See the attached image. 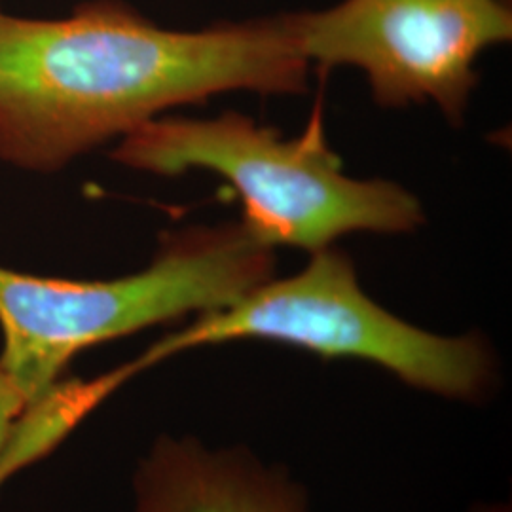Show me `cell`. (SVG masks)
<instances>
[{"instance_id": "6da1fadb", "label": "cell", "mask_w": 512, "mask_h": 512, "mask_svg": "<svg viewBox=\"0 0 512 512\" xmlns=\"http://www.w3.org/2000/svg\"><path fill=\"white\" fill-rule=\"evenodd\" d=\"M308 71L287 14L175 31L122 0L55 19L0 4V162L50 175L217 93H304Z\"/></svg>"}, {"instance_id": "7a4b0ae2", "label": "cell", "mask_w": 512, "mask_h": 512, "mask_svg": "<svg viewBox=\"0 0 512 512\" xmlns=\"http://www.w3.org/2000/svg\"><path fill=\"white\" fill-rule=\"evenodd\" d=\"M274 264V249L241 222L169 234L145 270L118 279L44 277L0 264V370L35 404L84 349L226 308L268 281Z\"/></svg>"}, {"instance_id": "3957f363", "label": "cell", "mask_w": 512, "mask_h": 512, "mask_svg": "<svg viewBox=\"0 0 512 512\" xmlns=\"http://www.w3.org/2000/svg\"><path fill=\"white\" fill-rule=\"evenodd\" d=\"M110 158L160 177L217 173L241 200L239 222L270 249L289 245L315 253L353 232L406 234L425 220L418 198L403 186L348 177L325 139L321 116L300 137L283 139L239 112L165 114L120 139Z\"/></svg>"}, {"instance_id": "277c9868", "label": "cell", "mask_w": 512, "mask_h": 512, "mask_svg": "<svg viewBox=\"0 0 512 512\" xmlns=\"http://www.w3.org/2000/svg\"><path fill=\"white\" fill-rule=\"evenodd\" d=\"M255 338L325 359L374 363L406 384L452 399H475L492 378L484 342L439 336L395 317L363 293L349 256L332 247L311 253L300 274L268 279L234 304L202 313L137 361L145 370L181 351Z\"/></svg>"}, {"instance_id": "5b68a950", "label": "cell", "mask_w": 512, "mask_h": 512, "mask_svg": "<svg viewBox=\"0 0 512 512\" xmlns=\"http://www.w3.org/2000/svg\"><path fill=\"white\" fill-rule=\"evenodd\" d=\"M287 18L308 63L355 67L376 103L433 101L452 124L478 82L476 59L512 35L505 0H342Z\"/></svg>"}, {"instance_id": "8992f818", "label": "cell", "mask_w": 512, "mask_h": 512, "mask_svg": "<svg viewBox=\"0 0 512 512\" xmlns=\"http://www.w3.org/2000/svg\"><path fill=\"white\" fill-rule=\"evenodd\" d=\"M137 512H306L304 499L245 454L160 439L137 475Z\"/></svg>"}, {"instance_id": "52a82bcc", "label": "cell", "mask_w": 512, "mask_h": 512, "mask_svg": "<svg viewBox=\"0 0 512 512\" xmlns=\"http://www.w3.org/2000/svg\"><path fill=\"white\" fill-rule=\"evenodd\" d=\"M25 397L16 384L0 370V454L6 448L10 435L25 410Z\"/></svg>"}]
</instances>
